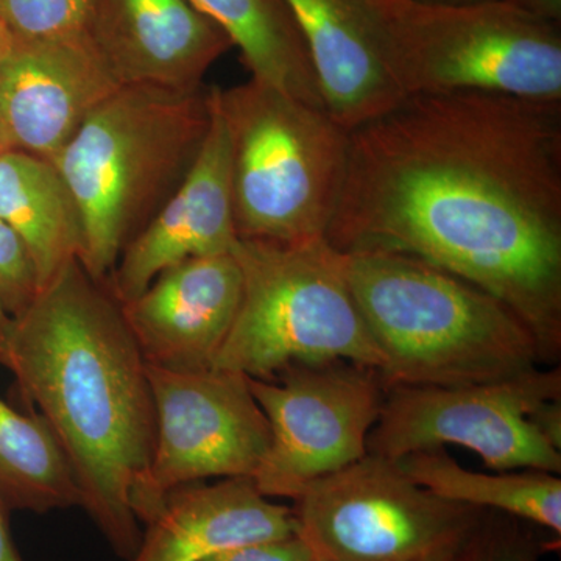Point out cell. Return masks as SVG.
I'll return each mask as SVG.
<instances>
[{
  "label": "cell",
  "instance_id": "cell-27",
  "mask_svg": "<svg viewBox=\"0 0 561 561\" xmlns=\"http://www.w3.org/2000/svg\"><path fill=\"white\" fill-rule=\"evenodd\" d=\"M9 505L0 497V561H22L9 524Z\"/></svg>",
  "mask_w": 561,
  "mask_h": 561
},
{
  "label": "cell",
  "instance_id": "cell-3",
  "mask_svg": "<svg viewBox=\"0 0 561 561\" xmlns=\"http://www.w3.org/2000/svg\"><path fill=\"white\" fill-rule=\"evenodd\" d=\"M341 267L382 354L387 389L501 381L540 364L524 321L460 276L389 250L345 251Z\"/></svg>",
  "mask_w": 561,
  "mask_h": 561
},
{
  "label": "cell",
  "instance_id": "cell-15",
  "mask_svg": "<svg viewBox=\"0 0 561 561\" xmlns=\"http://www.w3.org/2000/svg\"><path fill=\"white\" fill-rule=\"evenodd\" d=\"M88 35L119 87L198 90L232 47L190 0H91Z\"/></svg>",
  "mask_w": 561,
  "mask_h": 561
},
{
  "label": "cell",
  "instance_id": "cell-31",
  "mask_svg": "<svg viewBox=\"0 0 561 561\" xmlns=\"http://www.w3.org/2000/svg\"><path fill=\"white\" fill-rule=\"evenodd\" d=\"M5 150H9V149H7L5 142H3V139H2V135H0V153H2V151H5Z\"/></svg>",
  "mask_w": 561,
  "mask_h": 561
},
{
  "label": "cell",
  "instance_id": "cell-10",
  "mask_svg": "<svg viewBox=\"0 0 561 561\" xmlns=\"http://www.w3.org/2000/svg\"><path fill=\"white\" fill-rule=\"evenodd\" d=\"M249 386L271 426L254 485L265 497L294 501L367 456L387 393L378 371L343 360L290 365Z\"/></svg>",
  "mask_w": 561,
  "mask_h": 561
},
{
  "label": "cell",
  "instance_id": "cell-8",
  "mask_svg": "<svg viewBox=\"0 0 561 561\" xmlns=\"http://www.w3.org/2000/svg\"><path fill=\"white\" fill-rule=\"evenodd\" d=\"M295 534L319 561L448 559L481 523V508L437 496L397 460L368 454L295 500Z\"/></svg>",
  "mask_w": 561,
  "mask_h": 561
},
{
  "label": "cell",
  "instance_id": "cell-2",
  "mask_svg": "<svg viewBox=\"0 0 561 561\" xmlns=\"http://www.w3.org/2000/svg\"><path fill=\"white\" fill-rule=\"evenodd\" d=\"M2 367L65 453L80 507L131 559L142 535L133 500L149 474L154 408L119 302L70 261L11 319Z\"/></svg>",
  "mask_w": 561,
  "mask_h": 561
},
{
  "label": "cell",
  "instance_id": "cell-4",
  "mask_svg": "<svg viewBox=\"0 0 561 561\" xmlns=\"http://www.w3.org/2000/svg\"><path fill=\"white\" fill-rule=\"evenodd\" d=\"M209 124L203 87H121L51 161L79 210V261L92 279L105 284L128 242L179 187Z\"/></svg>",
  "mask_w": 561,
  "mask_h": 561
},
{
  "label": "cell",
  "instance_id": "cell-12",
  "mask_svg": "<svg viewBox=\"0 0 561 561\" xmlns=\"http://www.w3.org/2000/svg\"><path fill=\"white\" fill-rule=\"evenodd\" d=\"M117 88L90 36H11L0 57V135L7 149L54 161Z\"/></svg>",
  "mask_w": 561,
  "mask_h": 561
},
{
  "label": "cell",
  "instance_id": "cell-22",
  "mask_svg": "<svg viewBox=\"0 0 561 561\" xmlns=\"http://www.w3.org/2000/svg\"><path fill=\"white\" fill-rule=\"evenodd\" d=\"M90 13L91 0H0V24L20 39L90 36Z\"/></svg>",
  "mask_w": 561,
  "mask_h": 561
},
{
  "label": "cell",
  "instance_id": "cell-17",
  "mask_svg": "<svg viewBox=\"0 0 561 561\" xmlns=\"http://www.w3.org/2000/svg\"><path fill=\"white\" fill-rule=\"evenodd\" d=\"M291 534L294 511L268 501L253 479L191 483L165 496L128 561H202L234 546Z\"/></svg>",
  "mask_w": 561,
  "mask_h": 561
},
{
  "label": "cell",
  "instance_id": "cell-24",
  "mask_svg": "<svg viewBox=\"0 0 561 561\" xmlns=\"http://www.w3.org/2000/svg\"><path fill=\"white\" fill-rule=\"evenodd\" d=\"M38 291V275L27 247L0 220V308L14 319L32 305Z\"/></svg>",
  "mask_w": 561,
  "mask_h": 561
},
{
  "label": "cell",
  "instance_id": "cell-19",
  "mask_svg": "<svg viewBox=\"0 0 561 561\" xmlns=\"http://www.w3.org/2000/svg\"><path fill=\"white\" fill-rule=\"evenodd\" d=\"M239 47L251 79L327 110L308 47L284 0H190Z\"/></svg>",
  "mask_w": 561,
  "mask_h": 561
},
{
  "label": "cell",
  "instance_id": "cell-7",
  "mask_svg": "<svg viewBox=\"0 0 561 561\" xmlns=\"http://www.w3.org/2000/svg\"><path fill=\"white\" fill-rule=\"evenodd\" d=\"M242 300L216 370L272 379L298 364L343 360L381 373L373 341L327 239L278 243L238 239Z\"/></svg>",
  "mask_w": 561,
  "mask_h": 561
},
{
  "label": "cell",
  "instance_id": "cell-26",
  "mask_svg": "<svg viewBox=\"0 0 561 561\" xmlns=\"http://www.w3.org/2000/svg\"><path fill=\"white\" fill-rule=\"evenodd\" d=\"M535 430L540 432L553 448L561 449V398L541 402L529 415Z\"/></svg>",
  "mask_w": 561,
  "mask_h": 561
},
{
  "label": "cell",
  "instance_id": "cell-30",
  "mask_svg": "<svg viewBox=\"0 0 561 561\" xmlns=\"http://www.w3.org/2000/svg\"><path fill=\"white\" fill-rule=\"evenodd\" d=\"M11 39V35L2 24H0V57H2L3 51L9 47V43Z\"/></svg>",
  "mask_w": 561,
  "mask_h": 561
},
{
  "label": "cell",
  "instance_id": "cell-1",
  "mask_svg": "<svg viewBox=\"0 0 561 561\" xmlns=\"http://www.w3.org/2000/svg\"><path fill=\"white\" fill-rule=\"evenodd\" d=\"M332 249L412 254L504 302L561 356V102L409 95L350 131Z\"/></svg>",
  "mask_w": 561,
  "mask_h": 561
},
{
  "label": "cell",
  "instance_id": "cell-13",
  "mask_svg": "<svg viewBox=\"0 0 561 561\" xmlns=\"http://www.w3.org/2000/svg\"><path fill=\"white\" fill-rule=\"evenodd\" d=\"M210 124L197 157L179 187L128 242L106 289L124 305L151 280L192 257L230 253L238 241L232 217L231 149L209 90Z\"/></svg>",
  "mask_w": 561,
  "mask_h": 561
},
{
  "label": "cell",
  "instance_id": "cell-32",
  "mask_svg": "<svg viewBox=\"0 0 561 561\" xmlns=\"http://www.w3.org/2000/svg\"><path fill=\"white\" fill-rule=\"evenodd\" d=\"M451 557H448V559H431V560H424V561H448L449 559H451Z\"/></svg>",
  "mask_w": 561,
  "mask_h": 561
},
{
  "label": "cell",
  "instance_id": "cell-16",
  "mask_svg": "<svg viewBox=\"0 0 561 561\" xmlns=\"http://www.w3.org/2000/svg\"><path fill=\"white\" fill-rule=\"evenodd\" d=\"M300 28L328 113L351 131L404 101L367 0H284Z\"/></svg>",
  "mask_w": 561,
  "mask_h": 561
},
{
  "label": "cell",
  "instance_id": "cell-18",
  "mask_svg": "<svg viewBox=\"0 0 561 561\" xmlns=\"http://www.w3.org/2000/svg\"><path fill=\"white\" fill-rule=\"evenodd\" d=\"M0 220L27 247L39 290L79 260V210L54 162L20 150L0 153Z\"/></svg>",
  "mask_w": 561,
  "mask_h": 561
},
{
  "label": "cell",
  "instance_id": "cell-6",
  "mask_svg": "<svg viewBox=\"0 0 561 561\" xmlns=\"http://www.w3.org/2000/svg\"><path fill=\"white\" fill-rule=\"evenodd\" d=\"M367 3L405 98L476 91L561 102L559 22L511 2Z\"/></svg>",
  "mask_w": 561,
  "mask_h": 561
},
{
  "label": "cell",
  "instance_id": "cell-5",
  "mask_svg": "<svg viewBox=\"0 0 561 561\" xmlns=\"http://www.w3.org/2000/svg\"><path fill=\"white\" fill-rule=\"evenodd\" d=\"M231 149L238 239H327L348 164L350 131L327 110L250 79L210 88Z\"/></svg>",
  "mask_w": 561,
  "mask_h": 561
},
{
  "label": "cell",
  "instance_id": "cell-21",
  "mask_svg": "<svg viewBox=\"0 0 561 561\" xmlns=\"http://www.w3.org/2000/svg\"><path fill=\"white\" fill-rule=\"evenodd\" d=\"M0 497L10 511L44 515L80 507L65 453L49 426L0 398Z\"/></svg>",
  "mask_w": 561,
  "mask_h": 561
},
{
  "label": "cell",
  "instance_id": "cell-33",
  "mask_svg": "<svg viewBox=\"0 0 561 561\" xmlns=\"http://www.w3.org/2000/svg\"><path fill=\"white\" fill-rule=\"evenodd\" d=\"M316 561H319V560H316Z\"/></svg>",
  "mask_w": 561,
  "mask_h": 561
},
{
  "label": "cell",
  "instance_id": "cell-29",
  "mask_svg": "<svg viewBox=\"0 0 561 561\" xmlns=\"http://www.w3.org/2000/svg\"><path fill=\"white\" fill-rule=\"evenodd\" d=\"M424 2L449 3V5H470V3L511 2L518 5L519 0H424Z\"/></svg>",
  "mask_w": 561,
  "mask_h": 561
},
{
  "label": "cell",
  "instance_id": "cell-25",
  "mask_svg": "<svg viewBox=\"0 0 561 561\" xmlns=\"http://www.w3.org/2000/svg\"><path fill=\"white\" fill-rule=\"evenodd\" d=\"M202 561H316V557L297 534H291L289 537L234 546Z\"/></svg>",
  "mask_w": 561,
  "mask_h": 561
},
{
  "label": "cell",
  "instance_id": "cell-20",
  "mask_svg": "<svg viewBox=\"0 0 561 561\" xmlns=\"http://www.w3.org/2000/svg\"><path fill=\"white\" fill-rule=\"evenodd\" d=\"M397 461L413 482L437 496L515 516L560 537L561 479L552 472L482 474L460 467L443 448L409 454Z\"/></svg>",
  "mask_w": 561,
  "mask_h": 561
},
{
  "label": "cell",
  "instance_id": "cell-14",
  "mask_svg": "<svg viewBox=\"0 0 561 561\" xmlns=\"http://www.w3.org/2000/svg\"><path fill=\"white\" fill-rule=\"evenodd\" d=\"M241 300L242 273L230 251L173 265L121 309L147 364L202 371L214 367Z\"/></svg>",
  "mask_w": 561,
  "mask_h": 561
},
{
  "label": "cell",
  "instance_id": "cell-23",
  "mask_svg": "<svg viewBox=\"0 0 561 561\" xmlns=\"http://www.w3.org/2000/svg\"><path fill=\"white\" fill-rule=\"evenodd\" d=\"M531 526L515 516L485 512L448 561H538L546 545Z\"/></svg>",
  "mask_w": 561,
  "mask_h": 561
},
{
  "label": "cell",
  "instance_id": "cell-11",
  "mask_svg": "<svg viewBox=\"0 0 561 561\" xmlns=\"http://www.w3.org/2000/svg\"><path fill=\"white\" fill-rule=\"evenodd\" d=\"M147 375L154 408L153 456L133 500V512L144 524L180 486L213 478L253 479L271 445V426L247 376L149 364Z\"/></svg>",
  "mask_w": 561,
  "mask_h": 561
},
{
  "label": "cell",
  "instance_id": "cell-28",
  "mask_svg": "<svg viewBox=\"0 0 561 561\" xmlns=\"http://www.w3.org/2000/svg\"><path fill=\"white\" fill-rule=\"evenodd\" d=\"M11 317L0 308V365L5 356L7 335H9Z\"/></svg>",
  "mask_w": 561,
  "mask_h": 561
},
{
  "label": "cell",
  "instance_id": "cell-9",
  "mask_svg": "<svg viewBox=\"0 0 561 561\" xmlns=\"http://www.w3.org/2000/svg\"><path fill=\"white\" fill-rule=\"evenodd\" d=\"M559 398V367L471 386H391L367 453L400 460L457 445L481 456L490 470L560 474L559 449L529 421L541 402Z\"/></svg>",
  "mask_w": 561,
  "mask_h": 561
}]
</instances>
